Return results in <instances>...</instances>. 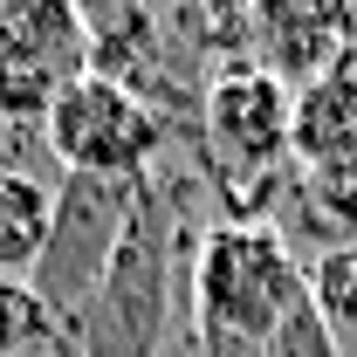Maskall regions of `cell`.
Wrapping results in <instances>:
<instances>
[{
  "mask_svg": "<svg viewBox=\"0 0 357 357\" xmlns=\"http://www.w3.org/2000/svg\"><path fill=\"white\" fill-rule=\"evenodd\" d=\"M268 357H337V337L323 330V316L310 310V296L282 316V330L268 337Z\"/></svg>",
  "mask_w": 357,
  "mask_h": 357,
  "instance_id": "10",
  "label": "cell"
},
{
  "mask_svg": "<svg viewBox=\"0 0 357 357\" xmlns=\"http://www.w3.org/2000/svg\"><path fill=\"white\" fill-rule=\"evenodd\" d=\"M303 296H310V310L323 316V330L337 344L357 337V241H337L303 268Z\"/></svg>",
  "mask_w": 357,
  "mask_h": 357,
  "instance_id": "8",
  "label": "cell"
},
{
  "mask_svg": "<svg viewBox=\"0 0 357 357\" xmlns=\"http://www.w3.org/2000/svg\"><path fill=\"white\" fill-rule=\"evenodd\" d=\"M55 220V185L28 172H0V282H28L48 248Z\"/></svg>",
  "mask_w": 357,
  "mask_h": 357,
  "instance_id": "7",
  "label": "cell"
},
{
  "mask_svg": "<svg viewBox=\"0 0 357 357\" xmlns=\"http://www.w3.org/2000/svg\"><path fill=\"white\" fill-rule=\"evenodd\" d=\"M62 337V316L28 282H0V357H42Z\"/></svg>",
  "mask_w": 357,
  "mask_h": 357,
  "instance_id": "9",
  "label": "cell"
},
{
  "mask_svg": "<svg viewBox=\"0 0 357 357\" xmlns=\"http://www.w3.org/2000/svg\"><path fill=\"white\" fill-rule=\"evenodd\" d=\"M289 124H296V96L268 69H227L206 89V144L220 158V172L261 178L289 158Z\"/></svg>",
  "mask_w": 357,
  "mask_h": 357,
  "instance_id": "6",
  "label": "cell"
},
{
  "mask_svg": "<svg viewBox=\"0 0 357 357\" xmlns=\"http://www.w3.org/2000/svg\"><path fill=\"white\" fill-rule=\"evenodd\" d=\"M144 199V178H69L55 185V220H48V248L28 289L42 296L62 323H76L96 296V282L110 275L124 234H131V213Z\"/></svg>",
  "mask_w": 357,
  "mask_h": 357,
  "instance_id": "2",
  "label": "cell"
},
{
  "mask_svg": "<svg viewBox=\"0 0 357 357\" xmlns=\"http://www.w3.org/2000/svg\"><path fill=\"white\" fill-rule=\"evenodd\" d=\"M303 303V268L268 220H227L192 255L199 357H268V337Z\"/></svg>",
  "mask_w": 357,
  "mask_h": 357,
  "instance_id": "1",
  "label": "cell"
},
{
  "mask_svg": "<svg viewBox=\"0 0 357 357\" xmlns=\"http://www.w3.org/2000/svg\"><path fill=\"white\" fill-rule=\"evenodd\" d=\"M89 76V21L69 0H0V117L42 124L48 103Z\"/></svg>",
  "mask_w": 357,
  "mask_h": 357,
  "instance_id": "5",
  "label": "cell"
},
{
  "mask_svg": "<svg viewBox=\"0 0 357 357\" xmlns=\"http://www.w3.org/2000/svg\"><path fill=\"white\" fill-rule=\"evenodd\" d=\"M165 289H172V220H165V206H158L151 185H144L117 261H110V275L96 282L89 310L76 316L83 357H158Z\"/></svg>",
  "mask_w": 357,
  "mask_h": 357,
  "instance_id": "3",
  "label": "cell"
},
{
  "mask_svg": "<svg viewBox=\"0 0 357 357\" xmlns=\"http://www.w3.org/2000/svg\"><path fill=\"white\" fill-rule=\"evenodd\" d=\"M42 137L69 178H144L158 151V117L131 83H110L89 69L69 83L42 117Z\"/></svg>",
  "mask_w": 357,
  "mask_h": 357,
  "instance_id": "4",
  "label": "cell"
}]
</instances>
